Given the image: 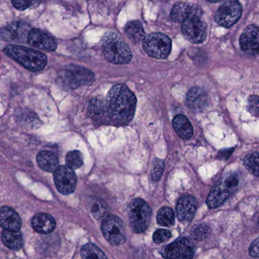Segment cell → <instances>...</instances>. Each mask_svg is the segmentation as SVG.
<instances>
[{"mask_svg": "<svg viewBox=\"0 0 259 259\" xmlns=\"http://www.w3.org/2000/svg\"><path fill=\"white\" fill-rule=\"evenodd\" d=\"M106 109L109 119L117 124H127L133 119L136 109L135 94L126 84L113 87L106 97Z\"/></svg>", "mask_w": 259, "mask_h": 259, "instance_id": "6da1fadb", "label": "cell"}, {"mask_svg": "<svg viewBox=\"0 0 259 259\" xmlns=\"http://www.w3.org/2000/svg\"><path fill=\"white\" fill-rule=\"evenodd\" d=\"M5 53L29 71L36 72L45 68L47 63L46 55L33 49L18 45H9Z\"/></svg>", "mask_w": 259, "mask_h": 259, "instance_id": "7a4b0ae2", "label": "cell"}, {"mask_svg": "<svg viewBox=\"0 0 259 259\" xmlns=\"http://www.w3.org/2000/svg\"><path fill=\"white\" fill-rule=\"evenodd\" d=\"M103 55L108 62L116 65L129 63L132 59V53L123 38L114 32H108L103 39Z\"/></svg>", "mask_w": 259, "mask_h": 259, "instance_id": "3957f363", "label": "cell"}, {"mask_svg": "<svg viewBox=\"0 0 259 259\" xmlns=\"http://www.w3.org/2000/svg\"><path fill=\"white\" fill-rule=\"evenodd\" d=\"M240 187V178L236 174H231L220 179L214 186L208 195L207 204L210 208H217L225 203Z\"/></svg>", "mask_w": 259, "mask_h": 259, "instance_id": "277c9868", "label": "cell"}, {"mask_svg": "<svg viewBox=\"0 0 259 259\" xmlns=\"http://www.w3.org/2000/svg\"><path fill=\"white\" fill-rule=\"evenodd\" d=\"M128 215L132 231L139 234L149 228L152 219V209L145 201L135 199L129 204Z\"/></svg>", "mask_w": 259, "mask_h": 259, "instance_id": "5b68a950", "label": "cell"}, {"mask_svg": "<svg viewBox=\"0 0 259 259\" xmlns=\"http://www.w3.org/2000/svg\"><path fill=\"white\" fill-rule=\"evenodd\" d=\"M59 80L65 88L75 89L92 83L94 75L92 71L87 68L71 65L61 71Z\"/></svg>", "mask_w": 259, "mask_h": 259, "instance_id": "8992f818", "label": "cell"}, {"mask_svg": "<svg viewBox=\"0 0 259 259\" xmlns=\"http://www.w3.org/2000/svg\"><path fill=\"white\" fill-rule=\"evenodd\" d=\"M143 48L152 57L165 59L171 51L172 42L170 38L164 33H152L144 38Z\"/></svg>", "mask_w": 259, "mask_h": 259, "instance_id": "52a82bcc", "label": "cell"}, {"mask_svg": "<svg viewBox=\"0 0 259 259\" xmlns=\"http://www.w3.org/2000/svg\"><path fill=\"white\" fill-rule=\"evenodd\" d=\"M101 230L105 239L112 245L119 246L126 241V228L117 216L107 214L102 221Z\"/></svg>", "mask_w": 259, "mask_h": 259, "instance_id": "ba28073f", "label": "cell"}, {"mask_svg": "<svg viewBox=\"0 0 259 259\" xmlns=\"http://www.w3.org/2000/svg\"><path fill=\"white\" fill-rule=\"evenodd\" d=\"M243 8L238 0H227L217 9L215 21L224 27H231L240 19Z\"/></svg>", "mask_w": 259, "mask_h": 259, "instance_id": "9c48e42d", "label": "cell"}, {"mask_svg": "<svg viewBox=\"0 0 259 259\" xmlns=\"http://www.w3.org/2000/svg\"><path fill=\"white\" fill-rule=\"evenodd\" d=\"M54 182L59 193L69 195L76 190L77 177L68 166H59L54 172Z\"/></svg>", "mask_w": 259, "mask_h": 259, "instance_id": "30bf717a", "label": "cell"}, {"mask_svg": "<svg viewBox=\"0 0 259 259\" xmlns=\"http://www.w3.org/2000/svg\"><path fill=\"white\" fill-rule=\"evenodd\" d=\"M182 31L189 41L200 44L206 38V24L202 21V18H190L182 23Z\"/></svg>", "mask_w": 259, "mask_h": 259, "instance_id": "8fae6325", "label": "cell"}, {"mask_svg": "<svg viewBox=\"0 0 259 259\" xmlns=\"http://www.w3.org/2000/svg\"><path fill=\"white\" fill-rule=\"evenodd\" d=\"M194 246L187 239H180L164 248L163 255L167 259H193Z\"/></svg>", "mask_w": 259, "mask_h": 259, "instance_id": "7c38bea8", "label": "cell"}, {"mask_svg": "<svg viewBox=\"0 0 259 259\" xmlns=\"http://www.w3.org/2000/svg\"><path fill=\"white\" fill-rule=\"evenodd\" d=\"M202 11L200 7L190 3H179L173 6L170 18L174 22L183 23L193 18H202Z\"/></svg>", "mask_w": 259, "mask_h": 259, "instance_id": "4fadbf2b", "label": "cell"}, {"mask_svg": "<svg viewBox=\"0 0 259 259\" xmlns=\"http://www.w3.org/2000/svg\"><path fill=\"white\" fill-rule=\"evenodd\" d=\"M240 47L242 50L251 56L259 54V27L249 25L245 29L240 36Z\"/></svg>", "mask_w": 259, "mask_h": 259, "instance_id": "5bb4252c", "label": "cell"}, {"mask_svg": "<svg viewBox=\"0 0 259 259\" xmlns=\"http://www.w3.org/2000/svg\"><path fill=\"white\" fill-rule=\"evenodd\" d=\"M27 42L31 47L45 51L53 52L56 50L57 44L53 36L39 29H33L29 33Z\"/></svg>", "mask_w": 259, "mask_h": 259, "instance_id": "9a60e30c", "label": "cell"}, {"mask_svg": "<svg viewBox=\"0 0 259 259\" xmlns=\"http://www.w3.org/2000/svg\"><path fill=\"white\" fill-rule=\"evenodd\" d=\"M197 209V202L193 196H183L178 201L176 205V214L182 222H190L194 217Z\"/></svg>", "mask_w": 259, "mask_h": 259, "instance_id": "2e32d148", "label": "cell"}, {"mask_svg": "<svg viewBox=\"0 0 259 259\" xmlns=\"http://www.w3.org/2000/svg\"><path fill=\"white\" fill-rule=\"evenodd\" d=\"M186 104L193 112H201L208 106V94L199 88H193L189 91Z\"/></svg>", "mask_w": 259, "mask_h": 259, "instance_id": "e0dca14e", "label": "cell"}, {"mask_svg": "<svg viewBox=\"0 0 259 259\" xmlns=\"http://www.w3.org/2000/svg\"><path fill=\"white\" fill-rule=\"evenodd\" d=\"M29 28L30 27L24 23H12L2 30V36L7 40L23 42L27 40L30 31Z\"/></svg>", "mask_w": 259, "mask_h": 259, "instance_id": "ac0fdd59", "label": "cell"}, {"mask_svg": "<svg viewBox=\"0 0 259 259\" xmlns=\"http://www.w3.org/2000/svg\"><path fill=\"white\" fill-rule=\"evenodd\" d=\"M0 224L4 230L18 231L21 228V221L18 213L10 207H2L0 211Z\"/></svg>", "mask_w": 259, "mask_h": 259, "instance_id": "d6986e66", "label": "cell"}, {"mask_svg": "<svg viewBox=\"0 0 259 259\" xmlns=\"http://www.w3.org/2000/svg\"><path fill=\"white\" fill-rule=\"evenodd\" d=\"M31 226L36 232L44 234H50L56 228V221L50 214L40 213L33 216L31 220Z\"/></svg>", "mask_w": 259, "mask_h": 259, "instance_id": "ffe728a7", "label": "cell"}, {"mask_svg": "<svg viewBox=\"0 0 259 259\" xmlns=\"http://www.w3.org/2000/svg\"><path fill=\"white\" fill-rule=\"evenodd\" d=\"M90 117L95 121H104L109 118L106 109V103L102 98H94L90 103L88 107Z\"/></svg>", "mask_w": 259, "mask_h": 259, "instance_id": "44dd1931", "label": "cell"}, {"mask_svg": "<svg viewBox=\"0 0 259 259\" xmlns=\"http://www.w3.org/2000/svg\"><path fill=\"white\" fill-rule=\"evenodd\" d=\"M36 161L40 167L47 172H55L59 167L57 157L50 151L40 152Z\"/></svg>", "mask_w": 259, "mask_h": 259, "instance_id": "7402d4cb", "label": "cell"}, {"mask_svg": "<svg viewBox=\"0 0 259 259\" xmlns=\"http://www.w3.org/2000/svg\"><path fill=\"white\" fill-rule=\"evenodd\" d=\"M173 125L178 135L184 140H189L193 135V127L188 118L184 115L175 117Z\"/></svg>", "mask_w": 259, "mask_h": 259, "instance_id": "603a6c76", "label": "cell"}, {"mask_svg": "<svg viewBox=\"0 0 259 259\" xmlns=\"http://www.w3.org/2000/svg\"><path fill=\"white\" fill-rule=\"evenodd\" d=\"M125 32L130 40L135 44H138V42L144 40L145 38L144 37L145 33H144V27H143L142 24L138 21L129 22L126 25Z\"/></svg>", "mask_w": 259, "mask_h": 259, "instance_id": "cb8c5ba5", "label": "cell"}, {"mask_svg": "<svg viewBox=\"0 0 259 259\" xmlns=\"http://www.w3.org/2000/svg\"><path fill=\"white\" fill-rule=\"evenodd\" d=\"M2 240L8 247L15 250L21 249L23 246V238L18 231L5 230L2 234Z\"/></svg>", "mask_w": 259, "mask_h": 259, "instance_id": "d4e9b609", "label": "cell"}, {"mask_svg": "<svg viewBox=\"0 0 259 259\" xmlns=\"http://www.w3.org/2000/svg\"><path fill=\"white\" fill-rule=\"evenodd\" d=\"M88 208L93 217L97 220L103 219L108 214V208L101 199L91 198L88 202Z\"/></svg>", "mask_w": 259, "mask_h": 259, "instance_id": "484cf974", "label": "cell"}, {"mask_svg": "<svg viewBox=\"0 0 259 259\" xmlns=\"http://www.w3.org/2000/svg\"><path fill=\"white\" fill-rule=\"evenodd\" d=\"M157 221L161 226H171L174 224V212L170 207H163L158 211Z\"/></svg>", "mask_w": 259, "mask_h": 259, "instance_id": "4316f807", "label": "cell"}, {"mask_svg": "<svg viewBox=\"0 0 259 259\" xmlns=\"http://www.w3.org/2000/svg\"><path fill=\"white\" fill-rule=\"evenodd\" d=\"M82 256L83 259H107L101 249L92 243H88L82 247Z\"/></svg>", "mask_w": 259, "mask_h": 259, "instance_id": "83f0119b", "label": "cell"}, {"mask_svg": "<svg viewBox=\"0 0 259 259\" xmlns=\"http://www.w3.org/2000/svg\"><path fill=\"white\" fill-rule=\"evenodd\" d=\"M244 164L249 171L259 178V153L249 154L244 158Z\"/></svg>", "mask_w": 259, "mask_h": 259, "instance_id": "f1b7e54d", "label": "cell"}, {"mask_svg": "<svg viewBox=\"0 0 259 259\" xmlns=\"http://www.w3.org/2000/svg\"><path fill=\"white\" fill-rule=\"evenodd\" d=\"M65 162L67 166L71 169H78L83 164V156L81 152L78 150L71 151L68 152L65 157Z\"/></svg>", "mask_w": 259, "mask_h": 259, "instance_id": "f546056e", "label": "cell"}, {"mask_svg": "<svg viewBox=\"0 0 259 259\" xmlns=\"http://www.w3.org/2000/svg\"><path fill=\"white\" fill-rule=\"evenodd\" d=\"M164 169V162L163 160L155 159L152 170V178L153 181H158L162 176Z\"/></svg>", "mask_w": 259, "mask_h": 259, "instance_id": "4dcf8cb0", "label": "cell"}, {"mask_svg": "<svg viewBox=\"0 0 259 259\" xmlns=\"http://www.w3.org/2000/svg\"><path fill=\"white\" fill-rule=\"evenodd\" d=\"M248 110L254 116H259V97L251 96L248 100Z\"/></svg>", "mask_w": 259, "mask_h": 259, "instance_id": "1f68e13d", "label": "cell"}, {"mask_svg": "<svg viewBox=\"0 0 259 259\" xmlns=\"http://www.w3.org/2000/svg\"><path fill=\"white\" fill-rule=\"evenodd\" d=\"M171 237V233L167 230H158L154 234L153 240L156 243H164Z\"/></svg>", "mask_w": 259, "mask_h": 259, "instance_id": "d6a6232c", "label": "cell"}, {"mask_svg": "<svg viewBox=\"0 0 259 259\" xmlns=\"http://www.w3.org/2000/svg\"><path fill=\"white\" fill-rule=\"evenodd\" d=\"M210 233H211V231H210V228L207 225H200L195 230L194 234L195 237L196 238L203 240V239L208 237Z\"/></svg>", "mask_w": 259, "mask_h": 259, "instance_id": "836d02e7", "label": "cell"}, {"mask_svg": "<svg viewBox=\"0 0 259 259\" xmlns=\"http://www.w3.org/2000/svg\"><path fill=\"white\" fill-rule=\"evenodd\" d=\"M13 6L18 10H25L31 4L32 0H11Z\"/></svg>", "mask_w": 259, "mask_h": 259, "instance_id": "e575fe53", "label": "cell"}, {"mask_svg": "<svg viewBox=\"0 0 259 259\" xmlns=\"http://www.w3.org/2000/svg\"><path fill=\"white\" fill-rule=\"evenodd\" d=\"M249 254L254 258L259 257V238L252 242L250 248H249Z\"/></svg>", "mask_w": 259, "mask_h": 259, "instance_id": "d590c367", "label": "cell"}, {"mask_svg": "<svg viewBox=\"0 0 259 259\" xmlns=\"http://www.w3.org/2000/svg\"><path fill=\"white\" fill-rule=\"evenodd\" d=\"M208 2H210V3H219V2L223 1V0H207Z\"/></svg>", "mask_w": 259, "mask_h": 259, "instance_id": "8d00e7d4", "label": "cell"}]
</instances>
